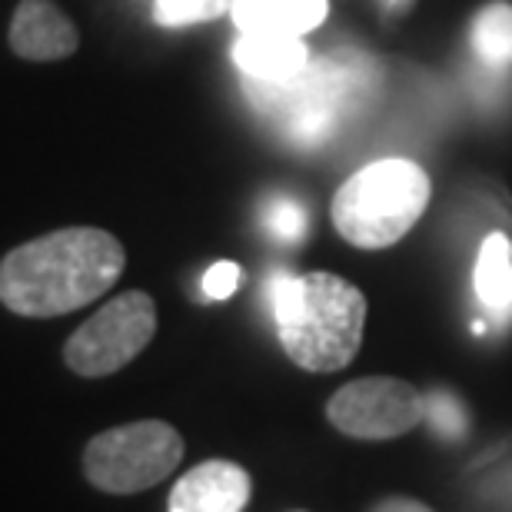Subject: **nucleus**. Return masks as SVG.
<instances>
[{
    "label": "nucleus",
    "mask_w": 512,
    "mask_h": 512,
    "mask_svg": "<svg viewBox=\"0 0 512 512\" xmlns=\"http://www.w3.org/2000/svg\"><path fill=\"white\" fill-rule=\"evenodd\" d=\"M326 419L350 439H396L426 419V396L396 376H366L336 389L326 403Z\"/></svg>",
    "instance_id": "423d86ee"
},
{
    "label": "nucleus",
    "mask_w": 512,
    "mask_h": 512,
    "mask_svg": "<svg viewBox=\"0 0 512 512\" xmlns=\"http://www.w3.org/2000/svg\"><path fill=\"white\" fill-rule=\"evenodd\" d=\"M373 512H433L429 506L423 503H416V499H403V496H393V499H386V503H380Z\"/></svg>",
    "instance_id": "a211bd4d"
},
{
    "label": "nucleus",
    "mask_w": 512,
    "mask_h": 512,
    "mask_svg": "<svg viewBox=\"0 0 512 512\" xmlns=\"http://www.w3.org/2000/svg\"><path fill=\"white\" fill-rule=\"evenodd\" d=\"M157 333V303L150 293L127 290L104 303L64 346V363L77 376L100 380L124 370L130 360L147 350Z\"/></svg>",
    "instance_id": "39448f33"
},
{
    "label": "nucleus",
    "mask_w": 512,
    "mask_h": 512,
    "mask_svg": "<svg viewBox=\"0 0 512 512\" xmlns=\"http://www.w3.org/2000/svg\"><path fill=\"white\" fill-rule=\"evenodd\" d=\"M183 459V436L163 419H137L97 433L84 449L90 486L114 496L143 493L173 476Z\"/></svg>",
    "instance_id": "20e7f679"
},
{
    "label": "nucleus",
    "mask_w": 512,
    "mask_h": 512,
    "mask_svg": "<svg viewBox=\"0 0 512 512\" xmlns=\"http://www.w3.org/2000/svg\"><path fill=\"white\" fill-rule=\"evenodd\" d=\"M426 419L436 429V436L459 439L466 433V413L449 393H433L426 399Z\"/></svg>",
    "instance_id": "dca6fc26"
},
{
    "label": "nucleus",
    "mask_w": 512,
    "mask_h": 512,
    "mask_svg": "<svg viewBox=\"0 0 512 512\" xmlns=\"http://www.w3.org/2000/svg\"><path fill=\"white\" fill-rule=\"evenodd\" d=\"M233 24L247 34L306 37L330 14L326 0H233Z\"/></svg>",
    "instance_id": "9d476101"
},
{
    "label": "nucleus",
    "mask_w": 512,
    "mask_h": 512,
    "mask_svg": "<svg viewBox=\"0 0 512 512\" xmlns=\"http://www.w3.org/2000/svg\"><path fill=\"white\" fill-rule=\"evenodd\" d=\"M127 266L124 243L97 227H67L10 250L0 263V300L30 320L74 313L114 290Z\"/></svg>",
    "instance_id": "f257e3e1"
},
{
    "label": "nucleus",
    "mask_w": 512,
    "mask_h": 512,
    "mask_svg": "<svg viewBox=\"0 0 512 512\" xmlns=\"http://www.w3.org/2000/svg\"><path fill=\"white\" fill-rule=\"evenodd\" d=\"M233 10V0H153V20L160 27H190L217 20Z\"/></svg>",
    "instance_id": "ddd939ff"
},
{
    "label": "nucleus",
    "mask_w": 512,
    "mask_h": 512,
    "mask_svg": "<svg viewBox=\"0 0 512 512\" xmlns=\"http://www.w3.org/2000/svg\"><path fill=\"white\" fill-rule=\"evenodd\" d=\"M389 4H399V0H389Z\"/></svg>",
    "instance_id": "6ab92c4d"
},
{
    "label": "nucleus",
    "mask_w": 512,
    "mask_h": 512,
    "mask_svg": "<svg viewBox=\"0 0 512 512\" xmlns=\"http://www.w3.org/2000/svg\"><path fill=\"white\" fill-rule=\"evenodd\" d=\"M273 320L286 356L306 373H336L363 346L366 296L336 273H280L273 280Z\"/></svg>",
    "instance_id": "f03ea898"
},
{
    "label": "nucleus",
    "mask_w": 512,
    "mask_h": 512,
    "mask_svg": "<svg viewBox=\"0 0 512 512\" xmlns=\"http://www.w3.org/2000/svg\"><path fill=\"white\" fill-rule=\"evenodd\" d=\"M7 37L17 57L37 64L64 60L77 50V27L54 0H20Z\"/></svg>",
    "instance_id": "6e6552de"
},
{
    "label": "nucleus",
    "mask_w": 512,
    "mask_h": 512,
    "mask_svg": "<svg viewBox=\"0 0 512 512\" xmlns=\"http://www.w3.org/2000/svg\"><path fill=\"white\" fill-rule=\"evenodd\" d=\"M429 207V177L413 160L366 163L336 190L330 217L336 233L360 250H386L416 227Z\"/></svg>",
    "instance_id": "7ed1b4c3"
},
{
    "label": "nucleus",
    "mask_w": 512,
    "mask_h": 512,
    "mask_svg": "<svg viewBox=\"0 0 512 512\" xmlns=\"http://www.w3.org/2000/svg\"><path fill=\"white\" fill-rule=\"evenodd\" d=\"M263 227L273 233L276 240L296 243L310 227V217L293 197H273L263 210Z\"/></svg>",
    "instance_id": "4468645a"
},
{
    "label": "nucleus",
    "mask_w": 512,
    "mask_h": 512,
    "mask_svg": "<svg viewBox=\"0 0 512 512\" xmlns=\"http://www.w3.org/2000/svg\"><path fill=\"white\" fill-rule=\"evenodd\" d=\"M469 44L489 67H512V4L493 0L469 24Z\"/></svg>",
    "instance_id": "f8f14e48"
},
{
    "label": "nucleus",
    "mask_w": 512,
    "mask_h": 512,
    "mask_svg": "<svg viewBox=\"0 0 512 512\" xmlns=\"http://www.w3.org/2000/svg\"><path fill=\"white\" fill-rule=\"evenodd\" d=\"M253 479L227 459H207L173 483L170 512H243L250 503Z\"/></svg>",
    "instance_id": "0eeeda50"
},
{
    "label": "nucleus",
    "mask_w": 512,
    "mask_h": 512,
    "mask_svg": "<svg viewBox=\"0 0 512 512\" xmlns=\"http://www.w3.org/2000/svg\"><path fill=\"white\" fill-rule=\"evenodd\" d=\"M333 124V110L326 100H310V104H296L293 110V124H290V133L300 143H316L320 137H326V130Z\"/></svg>",
    "instance_id": "2eb2a0df"
},
{
    "label": "nucleus",
    "mask_w": 512,
    "mask_h": 512,
    "mask_svg": "<svg viewBox=\"0 0 512 512\" xmlns=\"http://www.w3.org/2000/svg\"><path fill=\"white\" fill-rule=\"evenodd\" d=\"M473 286L479 303L489 313H496L499 320L512 316V243L506 233H489L479 247L476 270H473Z\"/></svg>",
    "instance_id": "9b49d317"
},
{
    "label": "nucleus",
    "mask_w": 512,
    "mask_h": 512,
    "mask_svg": "<svg viewBox=\"0 0 512 512\" xmlns=\"http://www.w3.org/2000/svg\"><path fill=\"white\" fill-rule=\"evenodd\" d=\"M240 286V266L233 260H220L213 263L207 273H203V296L207 300H230Z\"/></svg>",
    "instance_id": "f3484780"
},
{
    "label": "nucleus",
    "mask_w": 512,
    "mask_h": 512,
    "mask_svg": "<svg viewBox=\"0 0 512 512\" xmlns=\"http://www.w3.org/2000/svg\"><path fill=\"white\" fill-rule=\"evenodd\" d=\"M233 64L260 84H296L310 67V47L290 34H247L233 44Z\"/></svg>",
    "instance_id": "1a4fd4ad"
}]
</instances>
